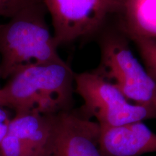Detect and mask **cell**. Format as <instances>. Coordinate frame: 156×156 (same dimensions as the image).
Masks as SVG:
<instances>
[{
  "label": "cell",
  "instance_id": "cell-1",
  "mask_svg": "<svg viewBox=\"0 0 156 156\" xmlns=\"http://www.w3.org/2000/svg\"><path fill=\"white\" fill-rule=\"evenodd\" d=\"M75 73L64 61L37 64L12 76L0 87V106L15 114H56L71 110Z\"/></svg>",
  "mask_w": 156,
  "mask_h": 156
},
{
  "label": "cell",
  "instance_id": "cell-2",
  "mask_svg": "<svg viewBox=\"0 0 156 156\" xmlns=\"http://www.w3.org/2000/svg\"><path fill=\"white\" fill-rule=\"evenodd\" d=\"M41 0H33L0 24V77L37 64L64 61L48 28Z\"/></svg>",
  "mask_w": 156,
  "mask_h": 156
},
{
  "label": "cell",
  "instance_id": "cell-3",
  "mask_svg": "<svg viewBox=\"0 0 156 156\" xmlns=\"http://www.w3.org/2000/svg\"><path fill=\"white\" fill-rule=\"evenodd\" d=\"M75 87L84 102L82 115L86 118L94 117L101 128L156 119L155 106L130 102L116 87L94 71L75 74Z\"/></svg>",
  "mask_w": 156,
  "mask_h": 156
},
{
  "label": "cell",
  "instance_id": "cell-4",
  "mask_svg": "<svg viewBox=\"0 0 156 156\" xmlns=\"http://www.w3.org/2000/svg\"><path fill=\"white\" fill-rule=\"evenodd\" d=\"M94 72L130 102L155 106L156 83L122 38L110 37L103 41L100 63Z\"/></svg>",
  "mask_w": 156,
  "mask_h": 156
},
{
  "label": "cell",
  "instance_id": "cell-5",
  "mask_svg": "<svg viewBox=\"0 0 156 156\" xmlns=\"http://www.w3.org/2000/svg\"><path fill=\"white\" fill-rule=\"evenodd\" d=\"M49 13L58 46L95 32L109 15L120 12L122 0H41Z\"/></svg>",
  "mask_w": 156,
  "mask_h": 156
},
{
  "label": "cell",
  "instance_id": "cell-6",
  "mask_svg": "<svg viewBox=\"0 0 156 156\" xmlns=\"http://www.w3.org/2000/svg\"><path fill=\"white\" fill-rule=\"evenodd\" d=\"M101 127L82 114H54L46 156H104L99 148Z\"/></svg>",
  "mask_w": 156,
  "mask_h": 156
},
{
  "label": "cell",
  "instance_id": "cell-7",
  "mask_svg": "<svg viewBox=\"0 0 156 156\" xmlns=\"http://www.w3.org/2000/svg\"><path fill=\"white\" fill-rule=\"evenodd\" d=\"M99 148L104 156H142L156 153V134L142 122L101 128Z\"/></svg>",
  "mask_w": 156,
  "mask_h": 156
},
{
  "label": "cell",
  "instance_id": "cell-8",
  "mask_svg": "<svg viewBox=\"0 0 156 156\" xmlns=\"http://www.w3.org/2000/svg\"><path fill=\"white\" fill-rule=\"evenodd\" d=\"M53 115L33 112L15 114L9 121L7 134L18 138L36 156H46Z\"/></svg>",
  "mask_w": 156,
  "mask_h": 156
},
{
  "label": "cell",
  "instance_id": "cell-9",
  "mask_svg": "<svg viewBox=\"0 0 156 156\" xmlns=\"http://www.w3.org/2000/svg\"><path fill=\"white\" fill-rule=\"evenodd\" d=\"M120 12L130 38L156 40V0H122Z\"/></svg>",
  "mask_w": 156,
  "mask_h": 156
},
{
  "label": "cell",
  "instance_id": "cell-10",
  "mask_svg": "<svg viewBox=\"0 0 156 156\" xmlns=\"http://www.w3.org/2000/svg\"><path fill=\"white\" fill-rule=\"evenodd\" d=\"M132 39L135 43L146 71L156 83V40L143 38Z\"/></svg>",
  "mask_w": 156,
  "mask_h": 156
},
{
  "label": "cell",
  "instance_id": "cell-11",
  "mask_svg": "<svg viewBox=\"0 0 156 156\" xmlns=\"http://www.w3.org/2000/svg\"><path fill=\"white\" fill-rule=\"evenodd\" d=\"M0 154L2 156H36L21 140L9 134L0 142Z\"/></svg>",
  "mask_w": 156,
  "mask_h": 156
},
{
  "label": "cell",
  "instance_id": "cell-12",
  "mask_svg": "<svg viewBox=\"0 0 156 156\" xmlns=\"http://www.w3.org/2000/svg\"><path fill=\"white\" fill-rule=\"evenodd\" d=\"M33 0H0V17L10 18Z\"/></svg>",
  "mask_w": 156,
  "mask_h": 156
},
{
  "label": "cell",
  "instance_id": "cell-13",
  "mask_svg": "<svg viewBox=\"0 0 156 156\" xmlns=\"http://www.w3.org/2000/svg\"><path fill=\"white\" fill-rule=\"evenodd\" d=\"M9 121L8 114L0 106V142L7 134Z\"/></svg>",
  "mask_w": 156,
  "mask_h": 156
},
{
  "label": "cell",
  "instance_id": "cell-14",
  "mask_svg": "<svg viewBox=\"0 0 156 156\" xmlns=\"http://www.w3.org/2000/svg\"><path fill=\"white\" fill-rule=\"evenodd\" d=\"M154 106H155V107L156 108V97L155 98V101H154Z\"/></svg>",
  "mask_w": 156,
  "mask_h": 156
},
{
  "label": "cell",
  "instance_id": "cell-15",
  "mask_svg": "<svg viewBox=\"0 0 156 156\" xmlns=\"http://www.w3.org/2000/svg\"><path fill=\"white\" fill-rule=\"evenodd\" d=\"M0 156H2V155H1V154H0Z\"/></svg>",
  "mask_w": 156,
  "mask_h": 156
}]
</instances>
